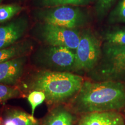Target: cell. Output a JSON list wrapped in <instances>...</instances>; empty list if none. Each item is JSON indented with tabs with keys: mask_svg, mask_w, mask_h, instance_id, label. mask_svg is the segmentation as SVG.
<instances>
[{
	"mask_svg": "<svg viewBox=\"0 0 125 125\" xmlns=\"http://www.w3.org/2000/svg\"><path fill=\"white\" fill-rule=\"evenodd\" d=\"M97 74L104 81H125V45L104 43Z\"/></svg>",
	"mask_w": 125,
	"mask_h": 125,
	"instance_id": "5",
	"label": "cell"
},
{
	"mask_svg": "<svg viewBox=\"0 0 125 125\" xmlns=\"http://www.w3.org/2000/svg\"><path fill=\"white\" fill-rule=\"evenodd\" d=\"M115 0H97L96 11L98 17L102 18L107 13Z\"/></svg>",
	"mask_w": 125,
	"mask_h": 125,
	"instance_id": "20",
	"label": "cell"
},
{
	"mask_svg": "<svg viewBox=\"0 0 125 125\" xmlns=\"http://www.w3.org/2000/svg\"><path fill=\"white\" fill-rule=\"evenodd\" d=\"M20 92L16 87L0 84V104L5 101L16 98L20 95Z\"/></svg>",
	"mask_w": 125,
	"mask_h": 125,
	"instance_id": "17",
	"label": "cell"
},
{
	"mask_svg": "<svg viewBox=\"0 0 125 125\" xmlns=\"http://www.w3.org/2000/svg\"><path fill=\"white\" fill-rule=\"evenodd\" d=\"M110 23L125 22V0H121L109 18Z\"/></svg>",
	"mask_w": 125,
	"mask_h": 125,
	"instance_id": "18",
	"label": "cell"
},
{
	"mask_svg": "<svg viewBox=\"0 0 125 125\" xmlns=\"http://www.w3.org/2000/svg\"><path fill=\"white\" fill-rule=\"evenodd\" d=\"M2 0H0V3L2 2Z\"/></svg>",
	"mask_w": 125,
	"mask_h": 125,
	"instance_id": "23",
	"label": "cell"
},
{
	"mask_svg": "<svg viewBox=\"0 0 125 125\" xmlns=\"http://www.w3.org/2000/svg\"><path fill=\"white\" fill-rule=\"evenodd\" d=\"M4 125H13V123L10 121V120H9L8 119L6 118L5 120V121H4Z\"/></svg>",
	"mask_w": 125,
	"mask_h": 125,
	"instance_id": "21",
	"label": "cell"
},
{
	"mask_svg": "<svg viewBox=\"0 0 125 125\" xmlns=\"http://www.w3.org/2000/svg\"><path fill=\"white\" fill-rule=\"evenodd\" d=\"M27 60L24 56L0 63V83L9 86L16 84L22 76Z\"/></svg>",
	"mask_w": 125,
	"mask_h": 125,
	"instance_id": "9",
	"label": "cell"
},
{
	"mask_svg": "<svg viewBox=\"0 0 125 125\" xmlns=\"http://www.w3.org/2000/svg\"><path fill=\"white\" fill-rule=\"evenodd\" d=\"M1 119L0 118V125H1Z\"/></svg>",
	"mask_w": 125,
	"mask_h": 125,
	"instance_id": "22",
	"label": "cell"
},
{
	"mask_svg": "<svg viewBox=\"0 0 125 125\" xmlns=\"http://www.w3.org/2000/svg\"><path fill=\"white\" fill-rule=\"evenodd\" d=\"M27 100L31 107V115H34L35 109L46 100V96L42 92L32 90L28 96Z\"/></svg>",
	"mask_w": 125,
	"mask_h": 125,
	"instance_id": "19",
	"label": "cell"
},
{
	"mask_svg": "<svg viewBox=\"0 0 125 125\" xmlns=\"http://www.w3.org/2000/svg\"><path fill=\"white\" fill-rule=\"evenodd\" d=\"M74 118L64 108H57L51 114L45 125H74Z\"/></svg>",
	"mask_w": 125,
	"mask_h": 125,
	"instance_id": "12",
	"label": "cell"
},
{
	"mask_svg": "<svg viewBox=\"0 0 125 125\" xmlns=\"http://www.w3.org/2000/svg\"><path fill=\"white\" fill-rule=\"evenodd\" d=\"M83 82L82 76L71 72L43 70L33 76L29 86L31 90L43 92L50 104H59L75 96Z\"/></svg>",
	"mask_w": 125,
	"mask_h": 125,
	"instance_id": "2",
	"label": "cell"
},
{
	"mask_svg": "<svg viewBox=\"0 0 125 125\" xmlns=\"http://www.w3.org/2000/svg\"><path fill=\"white\" fill-rule=\"evenodd\" d=\"M73 71H90L98 64L102 51L98 38L90 31L81 34L80 41L75 52Z\"/></svg>",
	"mask_w": 125,
	"mask_h": 125,
	"instance_id": "7",
	"label": "cell"
},
{
	"mask_svg": "<svg viewBox=\"0 0 125 125\" xmlns=\"http://www.w3.org/2000/svg\"><path fill=\"white\" fill-rule=\"evenodd\" d=\"M36 18L46 23L71 29L82 27L87 22L86 15L75 6L62 5L37 10Z\"/></svg>",
	"mask_w": 125,
	"mask_h": 125,
	"instance_id": "4",
	"label": "cell"
},
{
	"mask_svg": "<svg viewBox=\"0 0 125 125\" xmlns=\"http://www.w3.org/2000/svg\"><path fill=\"white\" fill-rule=\"evenodd\" d=\"M28 27L29 19L26 15L0 26V49L16 43L24 35Z\"/></svg>",
	"mask_w": 125,
	"mask_h": 125,
	"instance_id": "8",
	"label": "cell"
},
{
	"mask_svg": "<svg viewBox=\"0 0 125 125\" xmlns=\"http://www.w3.org/2000/svg\"><path fill=\"white\" fill-rule=\"evenodd\" d=\"M125 105V86L121 82L86 81L75 96L71 107L78 113L115 111Z\"/></svg>",
	"mask_w": 125,
	"mask_h": 125,
	"instance_id": "1",
	"label": "cell"
},
{
	"mask_svg": "<svg viewBox=\"0 0 125 125\" xmlns=\"http://www.w3.org/2000/svg\"><path fill=\"white\" fill-rule=\"evenodd\" d=\"M7 118L10 120L14 125H37L38 122L34 115L18 110L9 112Z\"/></svg>",
	"mask_w": 125,
	"mask_h": 125,
	"instance_id": "14",
	"label": "cell"
},
{
	"mask_svg": "<svg viewBox=\"0 0 125 125\" xmlns=\"http://www.w3.org/2000/svg\"><path fill=\"white\" fill-rule=\"evenodd\" d=\"M22 9V7L18 4L0 5V23L12 19Z\"/></svg>",
	"mask_w": 125,
	"mask_h": 125,
	"instance_id": "15",
	"label": "cell"
},
{
	"mask_svg": "<svg viewBox=\"0 0 125 125\" xmlns=\"http://www.w3.org/2000/svg\"><path fill=\"white\" fill-rule=\"evenodd\" d=\"M75 59V52L64 47L47 45L39 48L33 55L37 66L52 71H73Z\"/></svg>",
	"mask_w": 125,
	"mask_h": 125,
	"instance_id": "3",
	"label": "cell"
},
{
	"mask_svg": "<svg viewBox=\"0 0 125 125\" xmlns=\"http://www.w3.org/2000/svg\"><path fill=\"white\" fill-rule=\"evenodd\" d=\"M78 125H125V121L117 112H96L85 114Z\"/></svg>",
	"mask_w": 125,
	"mask_h": 125,
	"instance_id": "10",
	"label": "cell"
},
{
	"mask_svg": "<svg viewBox=\"0 0 125 125\" xmlns=\"http://www.w3.org/2000/svg\"><path fill=\"white\" fill-rule=\"evenodd\" d=\"M36 37L47 45L67 48L75 52L81 35L76 29H71L46 23H41L35 27Z\"/></svg>",
	"mask_w": 125,
	"mask_h": 125,
	"instance_id": "6",
	"label": "cell"
},
{
	"mask_svg": "<svg viewBox=\"0 0 125 125\" xmlns=\"http://www.w3.org/2000/svg\"><path fill=\"white\" fill-rule=\"evenodd\" d=\"M90 0H34V4L36 7L45 8L57 6L70 5L79 6L86 5Z\"/></svg>",
	"mask_w": 125,
	"mask_h": 125,
	"instance_id": "13",
	"label": "cell"
},
{
	"mask_svg": "<svg viewBox=\"0 0 125 125\" xmlns=\"http://www.w3.org/2000/svg\"><path fill=\"white\" fill-rule=\"evenodd\" d=\"M33 48L30 40L18 42L7 48L0 49V63L11 59L26 56Z\"/></svg>",
	"mask_w": 125,
	"mask_h": 125,
	"instance_id": "11",
	"label": "cell"
},
{
	"mask_svg": "<svg viewBox=\"0 0 125 125\" xmlns=\"http://www.w3.org/2000/svg\"><path fill=\"white\" fill-rule=\"evenodd\" d=\"M105 43L111 45H125V28L108 31L104 35Z\"/></svg>",
	"mask_w": 125,
	"mask_h": 125,
	"instance_id": "16",
	"label": "cell"
}]
</instances>
